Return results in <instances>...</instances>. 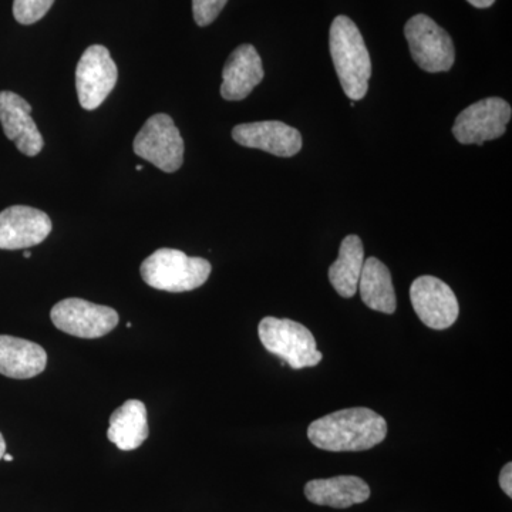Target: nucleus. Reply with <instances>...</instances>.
<instances>
[{"instance_id":"nucleus-1","label":"nucleus","mask_w":512,"mask_h":512,"mask_svg":"<svg viewBox=\"0 0 512 512\" xmlns=\"http://www.w3.org/2000/svg\"><path fill=\"white\" fill-rule=\"evenodd\" d=\"M386 436V420L366 407L330 413L312 421L308 429L313 446L333 453L370 450L382 443Z\"/></svg>"},{"instance_id":"nucleus-2","label":"nucleus","mask_w":512,"mask_h":512,"mask_svg":"<svg viewBox=\"0 0 512 512\" xmlns=\"http://www.w3.org/2000/svg\"><path fill=\"white\" fill-rule=\"evenodd\" d=\"M329 49L343 92L352 101L362 100L369 89L372 60L362 33L348 16L333 20Z\"/></svg>"},{"instance_id":"nucleus-3","label":"nucleus","mask_w":512,"mask_h":512,"mask_svg":"<svg viewBox=\"0 0 512 512\" xmlns=\"http://www.w3.org/2000/svg\"><path fill=\"white\" fill-rule=\"evenodd\" d=\"M212 266L207 259L185 255L178 249L161 248L141 264L143 281L158 291L190 292L201 288L210 278Z\"/></svg>"},{"instance_id":"nucleus-4","label":"nucleus","mask_w":512,"mask_h":512,"mask_svg":"<svg viewBox=\"0 0 512 512\" xmlns=\"http://www.w3.org/2000/svg\"><path fill=\"white\" fill-rule=\"evenodd\" d=\"M258 335L264 348L285 360L291 369L315 367L323 359L311 330L295 320L266 316L259 323Z\"/></svg>"},{"instance_id":"nucleus-5","label":"nucleus","mask_w":512,"mask_h":512,"mask_svg":"<svg viewBox=\"0 0 512 512\" xmlns=\"http://www.w3.org/2000/svg\"><path fill=\"white\" fill-rule=\"evenodd\" d=\"M134 153L164 173H175L184 163V140L168 114H154L134 138Z\"/></svg>"},{"instance_id":"nucleus-6","label":"nucleus","mask_w":512,"mask_h":512,"mask_svg":"<svg viewBox=\"0 0 512 512\" xmlns=\"http://www.w3.org/2000/svg\"><path fill=\"white\" fill-rule=\"evenodd\" d=\"M414 62L427 73L448 72L456 60L450 35L427 15L413 16L404 26Z\"/></svg>"},{"instance_id":"nucleus-7","label":"nucleus","mask_w":512,"mask_h":512,"mask_svg":"<svg viewBox=\"0 0 512 512\" xmlns=\"http://www.w3.org/2000/svg\"><path fill=\"white\" fill-rule=\"evenodd\" d=\"M50 318L57 329L82 339L103 338L119 325V313L113 308L79 298L56 303Z\"/></svg>"},{"instance_id":"nucleus-8","label":"nucleus","mask_w":512,"mask_h":512,"mask_svg":"<svg viewBox=\"0 0 512 512\" xmlns=\"http://www.w3.org/2000/svg\"><path fill=\"white\" fill-rule=\"evenodd\" d=\"M119 79L117 64L109 49L101 45L90 46L80 57L76 67V89L80 106L96 110L106 101Z\"/></svg>"},{"instance_id":"nucleus-9","label":"nucleus","mask_w":512,"mask_h":512,"mask_svg":"<svg viewBox=\"0 0 512 512\" xmlns=\"http://www.w3.org/2000/svg\"><path fill=\"white\" fill-rule=\"evenodd\" d=\"M511 116L510 104L500 97L477 101L458 114L453 126L454 137L461 144L497 140L507 131Z\"/></svg>"},{"instance_id":"nucleus-10","label":"nucleus","mask_w":512,"mask_h":512,"mask_svg":"<svg viewBox=\"0 0 512 512\" xmlns=\"http://www.w3.org/2000/svg\"><path fill=\"white\" fill-rule=\"evenodd\" d=\"M410 299L414 312L427 328L448 329L458 319L460 306L456 293L436 276L424 275L417 278L410 288Z\"/></svg>"},{"instance_id":"nucleus-11","label":"nucleus","mask_w":512,"mask_h":512,"mask_svg":"<svg viewBox=\"0 0 512 512\" xmlns=\"http://www.w3.org/2000/svg\"><path fill=\"white\" fill-rule=\"evenodd\" d=\"M52 232L46 212L26 205H13L0 212V249L16 251L42 244Z\"/></svg>"},{"instance_id":"nucleus-12","label":"nucleus","mask_w":512,"mask_h":512,"mask_svg":"<svg viewBox=\"0 0 512 512\" xmlns=\"http://www.w3.org/2000/svg\"><path fill=\"white\" fill-rule=\"evenodd\" d=\"M232 138L242 147L256 148L278 157H292L302 148V136L296 128L282 121H256L239 124Z\"/></svg>"},{"instance_id":"nucleus-13","label":"nucleus","mask_w":512,"mask_h":512,"mask_svg":"<svg viewBox=\"0 0 512 512\" xmlns=\"http://www.w3.org/2000/svg\"><path fill=\"white\" fill-rule=\"evenodd\" d=\"M32 106L13 92H0V124L5 136L16 144L20 153L35 157L45 146L42 134L32 119Z\"/></svg>"},{"instance_id":"nucleus-14","label":"nucleus","mask_w":512,"mask_h":512,"mask_svg":"<svg viewBox=\"0 0 512 512\" xmlns=\"http://www.w3.org/2000/svg\"><path fill=\"white\" fill-rule=\"evenodd\" d=\"M261 56L252 45H241L231 53L222 70L221 96L228 101L247 99L264 80Z\"/></svg>"},{"instance_id":"nucleus-15","label":"nucleus","mask_w":512,"mask_h":512,"mask_svg":"<svg viewBox=\"0 0 512 512\" xmlns=\"http://www.w3.org/2000/svg\"><path fill=\"white\" fill-rule=\"evenodd\" d=\"M47 353L42 346L15 336H0V375L32 379L45 372Z\"/></svg>"},{"instance_id":"nucleus-16","label":"nucleus","mask_w":512,"mask_h":512,"mask_svg":"<svg viewBox=\"0 0 512 512\" xmlns=\"http://www.w3.org/2000/svg\"><path fill=\"white\" fill-rule=\"evenodd\" d=\"M370 487L362 478L338 476L312 480L305 485V497L322 507L343 508L362 504L370 498Z\"/></svg>"},{"instance_id":"nucleus-17","label":"nucleus","mask_w":512,"mask_h":512,"mask_svg":"<svg viewBox=\"0 0 512 512\" xmlns=\"http://www.w3.org/2000/svg\"><path fill=\"white\" fill-rule=\"evenodd\" d=\"M148 434L146 404L140 400H127L111 414L107 437L120 450H136L148 439Z\"/></svg>"},{"instance_id":"nucleus-18","label":"nucleus","mask_w":512,"mask_h":512,"mask_svg":"<svg viewBox=\"0 0 512 512\" xmlns=\"http://www.w3.org/2000/svg\"><path fill=\"white\" fill-rule=\"evenodd\" d=\"M357 289L367 308L386 313V315L396 312L397 301L392 274L389 268L375 256L365 259Z\"/></svg>"},{"instance_id":"nucleus-19","label":"nucleus","mask_w":512,"mask_h":512,"mask_svg":"<svg viewBox=\"0 0 512 512\" xmlns=\"http://www.w3.org/2000/svg\"><path fill=\"white\" fill-rule=\"evenodd\" d=\"M365 264V248L357 235H348L340 244L339 256L329 268V281L342 298H353Z\"/></svg>"},{"instance_id":"nucleus-20","label":"nucleus","mask_w":512,"mask_h":512,"mask_svg":"<svg viewBox=\"0 0 512 512\" xmlns=\"http://www.w3.org/2000/svg\"><path fill=\"white\" fill-rule=\"evenodd\" d=\"M55 0H13V16L20 25H33L45 18Z\"/></svg>"},{"instance_id":"nucleus-21","label":"nucleus","mask_w":512,"mask_h":512,"mask_svg":"<svg viewBox=\"0 0 512 512\" xmlns=\"http://www.w3.org/2000/svg\"><path fill=\"white\" fill-rule=\"evenodd\" d=\"M228 0H192V13L198 26L211 25L220 16Z\"/></svg>"},{"instance_id":"nucleus-22","label":"nucleus","mask_w":512,"mask_h":512,"mask_svg":"<svg viewBox=\"0 0 512 512\" xmlns=\"http://www.w3.org/2000/svg\"><path fill=\"white\" fill-rule=\"evenodd\" d=\"M500 487L508 497H512V464H505L500 473Z\"/></svg>"},{"instance_id":"nucleus-23","label":"nucleus","mask_w":512,"mask_h":512,"mask_svg":"<svg viewBox=\"0 0 512 512\" xmlns=\"http://www.w3.org/2000/svg\"><path fill=\"white\" fill-rule=\"evenodd\" d=\"M470 5L477 9H487L494 5L495 0H467Z\"/></svg>"},{"instance_id":"nucleus-24","label":"nucleus","mask_w":512,"mask_h":512,"mask_svg":"<svg viewBox=\"0 0 512 512\" xmlns=\"http://www.w3.org/2000/svg\"><path fill=\"white\" fill-rule=\"evenodd\" d=\"M6 453V443L5 439H3L2 433H0V460H2L3 456Z\"/></svg>"},{"instance_id":"nucleus-25","label":"nucleus","mask_w":512,"mask_h":512,"mask_svg":"<svg viewBox=\"0 0 512 512\" xmlns=\"http://www.w3.org/2000/svg\"><path fill=\"white\" fill-rule=\"evenodd\" d=\"M3 460L8 461L9 463V461H13V457L10 456V454L5 453V456H3Z\"/></svg>"},{"instance_id":"nucleus-26","label":"nucleus","mask_w":512,"mask_h":512,"mask_svg":"<svg viewBox=\"0 0 512 512\" xmlns=\"http://www.w3.org/2000/svg\"><path fill=\"white\" fill-rule=\"evenodd\" d=\"M23 256H25V258H30V256H32V252L25 251V252H23Z\"/></svg>"},{"instance_id":"nucleus-27","label":"nucleus","mask_w":512,"mask_h":512,"mask_svg":"<svg viewBox=\"0 0 512 512\" xmlns=\"http://www.w3.org/2000/svg\"><path fill=\"white\" fill-rule=\"evenodd\" d=\"M136 170L143 171L144 170L143 165H137Z\"/></svg>"}]
</instances>
